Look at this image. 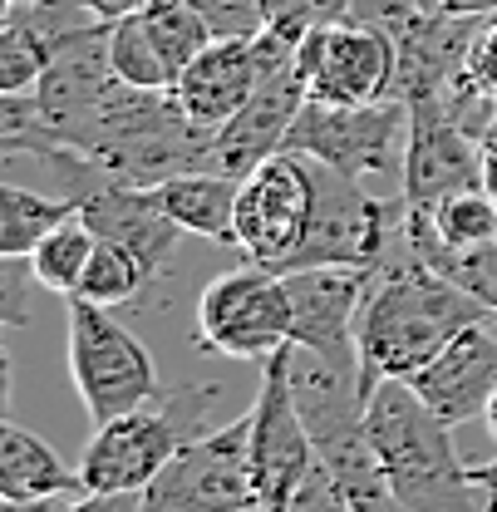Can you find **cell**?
Returning a JSON list of instances; mask_svg holds the SVG:
<instances>
[{
	"mask_svg": "<svg viewBox=\"0 0 497 512\" xmlns=\"http://www.w3.org/2000/svg\"><path fill=\"white\" fill-rule=\"evenodd\" d=\"M350 10H355V0H311L315 25H325V20H345Z\"/></svg>",
	"mask_w": 497,
	"mask_h": 512,
	"instance_id": "obj_37",
	"label": "cell"
},
{
	"mask_svg": "<svg viewBox=\"0 0 497 512\" xmlns=\"http://www.w3.org/2000/svg\"><path fill=\"white\" fill-rule=\"evenodd\" d=\"M409 148V104L379 99V104H320L306 99L296 124L286 133L281 153H301L350 178H394L404 173Z\"/></svg>",
	"mask_w": 497,
	"mask_h": 512,
	"instance_id": "obj_4",
	"label": "cell"
},
{
	"mask_svg": "<svg viewBox=\"0 0 497 512\" xmlns=\"http://www.w3.org/2000/svg\"><path fill=\"white\" fill-rule=\"evenodd\" d=\"M311 168H315L311 232H306L301 252L291 256L286 271H306V266H384L389 252L399 247V237H404V207L394 217V207L370 197L360 188V178L335 173L325 163H311Z\"/></svg>",
	"mask_w": 497,
	"mask_h": 512,
	"instance_id": "obj_6",
	"label": "cell"
},
{
	"mask_svg": "<svg viewBox=\"0 0 497 512\" xmlns=\"http://www.w3.org/2000/svg\"><path fill=\"white\" fill-rule=\"evenodd\" d=\"M419 212L429 217V227H434V237L443 247L468 252V247H488V242H497V202L488 188L448 192L443 202L419 207Z\"/></svg>",
	"mask_w": 497,
	"mask_h": 512,
	"instance_id": "obj_24",
	"label": "cell"
},
{
	"mask_svg": "<svg viewBox=\"0 0 497 512\" xmlns=\"http://www.w3.org/2000/svg\"><path fill=\"white\" fill-rule=\"evenodd\" d=\"M468 79L478 84V89H488L497 99V15L493 20H483V30H478V40H473V55H468Z\"/></svg>",
	"mask_w": 497,
	"mask_h": 512,
	"instance_id": "obj_31",
	"label": "cell"
},
{
	"mask_svg": "<svg viewBox=\"0 0 497 512\" xmlns=\"http://www.w3.org/2000/svg\"><path fill=\"white\" fill-rule=\"evenodd\" d=\"M296 64H301L306 94L320 104L399 99L394 94V45H389V35L355 20V15L311 25L301 50H296Z\"/></svg>",
	"mask_w": 497,
	"mask_h": 512,
	"instance_id": "obj_9",
	"label": "cell"
},
{
	"mask_svg": "<svg viewBox=\"0 0 497 512\" xmlns=\"http://www.w3.org/2000/svg\"><path fill=\"white\" fill-rule=\"evenodd\" d=\"M237 192L242 183L217 168H187L163 183H153L148 197L192 237H207L217 247H237Z\"/></svg>",
	"mask_w": 497,
	"mask_h": 512,
	"instance_id": "obj_19",
	"label": "cell"
},
{
	"mask_svg": "<svg viewBox=\"0 0 497 512\" xmlns=\"http://www.w3.org/2000/svg\"><path fill=\"white\" fill-rule=\"evenodd\" d=\"M271 50H276L271 30H261L256 40H212L178 74L173 99L183 104V114L197 128L217 133V128L232 124L247 109V99L256 94V84H261V74L271 64Z\"/></svg>",
	"mask_w": 497,
	"mask_h": 512,
	"instance_id": "obj_14",
	"label": "cell"
},
{
	"mask_svg": "<svg viewBox=\"0 0 497 512\" xmlns=\"http://www.w3.org/2000/svg\"><path fill=\"white\" fill-rule=\"evenodd\" d=\"M483 158H488V173H497V124L483 133Z\"/></svg>",
	"mask_w": 497,
	"mask_h": 512,
	"instance_id": "obj_39",
	"label": "cell"
},
{
	"mask_svg": "<svg viewBox=\"0 0 497 512\" xmlns=\"http://www.w3.org/2000/svg\"><path fill=\"white\" fill-rule=\"evenodd\" d=\"M286 384L291 399L306 419L315 453L345 434L365 429V409H370V375H365V355L355 350H315V345H286Z\"/></svg>",
	"mask_w": 497,
	"mask_h": 512,
	"instance_id": "obj_13",
	"label": "cell"
},
{
	"mask_svg": "<svg viewBox=\"0 0 497 512\" xmlns=\"http://www.w3.org/2000/svg\"><path fill=\"white\" fill-rule=\"evenodd\" d=\"M315 212V168L301 153H276L237 192V252L266 271H286L301 252Z\"/></svg>",
	"mask_w": 497,
	"mask_h": 512,
	"instance_id": "obj_7",
	"label": "cell"
},
{
	"mask_svg": "<svg viewBox=\"0 0 497 512\" xmlns=\"http://www.w3.org/2000/svg\"><path fill=\"white\" fill-rule=\"evenodd\" d=\"M183 444L187 434L178 429L163 399L133 414H119L109 424H94V439L79 458L84 493H148Z\"/></svg>",
	"mask_w": 497,
	"mask_h": 512,
	"instance_id": "obj_11",
	"label": "cell"
},
{
	"mask_svg": "<svg viewBox=\"0 0 497 512\" xmlns=\"http://www.w3.org/2000/svg\"><path fill=\"white\" fill-rule=\"evenodd\" d=\"M468 325H497V316L458 281L419 261L409 252V237H399L360 311V355L370 389L379 380H414Z\"/></svg>",
	"mask_w": 497,
	"mask_h": 512,
	"instance_id": "obj_1",
	"label": "cell"
},
{
	"mask_svg": "<svg viewBox=\"0 0 497 512\" xmlns=\"http://www.w3.org/2000/svg\"><path fill=\"white\" fill-rule=\"evenodd\" d=\"M488 512H497V503H493V498H488Z\"/></svg>",
	"mask_w": 497,
	"mask_h": 512,
	"instance_id": "obj_42",
	"label": "cell"
},
{
	"mask_svg": "<svg viewBox=\"0 0 497 512\" xmlns=\"http://www.w3.org/2000/svg\"><path fill=\"white\" fill-rule=\"evenodd\" d=\"M286 512H350V503L340 498V488L330 483V473L315 463L311 468V478L296 488V498L286 503Z\"/></svg>",
	"mask_w": 497,
	"mask_h": 512,
	"instance_id": "obj_30",
	"label": "cell"
},
{
	"mask_svg": "<svg viewBox=\"0 0 497 512\" xmlns=\"http://www.w3.org/2000/svg\"><path fill=\"white\" fill-rule=\"evenodd\" d=\"M251 414V488H256V508L261 512H286V503L296 498V488L311 478L315 444L306 434V419L291 399L286 384V360L271 355L261 365V384H256V404Z\"/></svg>",
	"mask_w": 497,
	"mask_h": 512,
	"instance_id": "obj_10",
	"label": "cell"
},
{
	"mask_svg": "<svg viewBox=\"0 0 497 512\" xmlns=\"http://www.w3.org/2000/svg\"><path fill=\"white\" fill-rule=\"evenodd\" d=\"M429 15H453V20H493L497 0H414Z\"/></svg>",
	"mask_w": 497,
	"mask_h": 512,
	"instance_id": "obj_33",
	"label": "cell"
},
{
	"mask_svg": "<svg viewBox=\"0 0 497 512\" xmlns=\"http://www.w3.org/2000/svg\"><path fill=\"white\" fill-rule=\"evenodd\" d=\"M488 192H493V202H497V173H488Z\"/></svg>",
	"mask_w": 497,
	"mask_h": 512,
	"instance_id": "obj_41",
	"label": "cell"
},
{
	"mask_svg": "<svg viewBox=\"0 0 497 512\" xmlns=\"http://www.w3.org/2000/svg\"><path fill=\"white\" fill-rule=\"evenodd\" d=\"M261 10H266V30H281L291 40H306V30L315 25L311 0H261Z\"/></svg>",
	"mask_w": 497,
	"mask_h": 512,
	"instance_id": "obj_32",
	"label": "cell"
},
{
	"mask_svg": "<svg viewBox=\"0 0 497 512\" xmlns=\"http://www.w3.org/2000/svg\"><path fill=\"white\" fill-rule=\"evenodd\" d=\"M365 434L404 512H488V493L473 483V463H463L453 448V424L438 419L409 380L374 384Z\"/></svg>",
	"mask_w": 497,
	"mask_h": 512,
	"instance_id": "obj_2",
	"label": "cell"
},
{
	"mask_svg": "<svg viewBox=\"0 0 497 512\" xmlns=\"http://www.w3.org/2000/svg\"><path fill=\"white\" fill-rule=\"evenodd\" d=\"M74 498H84V493H64V498H35V503H5L0 512H74Z\"/></svg>",
	"mask_w": 497,
	"mask_h": 512,
	"instance_id": "obj_36",
	"label": "cell"
},
{
	"mask_svg": "<svg viewBox=\"0 0 497 512\" xmlns=\"http://www.w3.org/2000/svg\"><path fill=\"white\" fill-rule=\"evenodd\" d=\"M271 35H276V50H271V64H266L256 94H251L247 109L232 124H222L212 133V148H207V168H217V173H227L237 183L286 148V133H291L296 114L311 99L306 79H301V64H296L301 40H291L281 30H271Z\"/></svg>",
	"mask_w": 497,
	"mask_h": 512,
	"instance_id": "obj_8",
	"label": "cell"
},
{
	"mask_svg": "<svg viewBox=\"0 0 497 512\" xmlns=\"http://www.w3.org/2000/svg\"><path fill=\"white\" fill-rule=\"evenodd\" d=\"M99 247V237H94V227L74 212L69 222H60L35 252H30V271H35V281L45 286V291H55V296H74L79 291V281H84V271H89V256Z\"/></svg>",
	"mask_w": 497,
	"mask_h": 512,
	"instance_id": "obj_22",
	"label": "cell"
},
{
	"mask_svg": "<svg viewBox=\"0 0 497 512\" xmlns=\"http://www.w3.org/2000/svg\"><path fill=\"white\" fill-rule=\"evenodd\" d=\"M409 384L453 429L468 424V419H483L488 399L497 394V325H468L434 365H424Z\"/></svg>",
	"mask_w": 497,
	"mask_h": 512,
	"instance_id": "obj_17",
	"label": "cell"
},
{
	"mask_svg": "<svg viewBox=\"0 0 497 512\" xmlns=\"http://www.w3.org/2000/svg\"><path fill=\"white\" fill-rule=\"evenodd\" d=\"M192 335H197V345L207 355L266 365L271 355H281L291 345V296H286V281L276 271L256 266V261L212 276L202 286V296H197Z\"/></svg>",
	"mask_w": 497,
	"mask_h": 512,
	"instance_id": "obj_5",
	"label": "cell"
},
{
	"mask_svg": "<svg viewBox=\"0 0 497 512\" xmlns=\"http://www.w3.org/2000/svg\"><path fill=\"white\" fill-rule=\"evenodd\" d=\"M138 20L148 25L153 45L163 50V60H168L173 74H183L187 64L212 45V30H207L197 0H148V5L138 10Z\"/></svg>",
	"mask_w": 497,
	"mask_h": 512,
	"instance_id": "obj_23",
	"label": "cell"
},
{
	"mask_svg": "<svg viewBox=\"0 0 497 512\" xmlns=\"http://www.w3.org/2000/svg\"><path fill=\"white\" fill-rule=\"evenodd\" d=\"M45 64H50V55L40 50V40L25 35L15 20H5V30H0V94L35 89L40 74H45Z\"/></svg>",
	"mask_w": 497,
	"mask_h": 512,
	"instance_id": "obj_27",
	"label": "cell"
},
{
	"mask_svg": "<svg viewBox=\"0 0 497 512\" xmlns=\"http://www.w3.org/2000/svg\"><path fill=\"white\" fill-rule=\"evenodd\" d=\"M109 64L133 89H173L178 84V74L168 69L163 50L153 45V35L138 20V10L124 15V20H109Z\"/></svg>",
	"mask_w": 497,
	"mask_h": 512,
	"instance_id": "obj_25",
	"label": "cell"
},
{
	"mask_svg": "<svg viewBox=\"0 0 497 512\" xmlns=\"http://www.w3.org/2000/svg\"><path fill=\"white\" fill-rule=\"evenodd\" d=\"M79 217L94 227L99 242H114V247H124V252L138 256V261L153 271V281L168 271V261L178 252V237H183V227L148 197V188L104 183V188H94L84 197Z\"/></svg>",
	"mask_w": 497,
	"mask_h": 512,
	"instance_id": "obj_18",
	"label": "cell"
},
{
	"mask_svg": "<svg viewBox=\"0 0 497 512\" xmlns=\"http://www.w3.org/2000/svg\"><path fill=\"white\" fill-rule=\"evenodd\" d=\"M143 493H84L74 498V512H138Z\"/></svg>",
	"mask_w": 497,
	"mask_h": 512,
	"instance_id": "obj_34",
	"label": "cell"
},
{
	"mask_svg": "<svg viewBox=\"0 0 497 512\" xmlns=\"http://www.w3.org/2000/svg\"><path fill=\"white\" fill-rule=\"evenodd\" d=\"M114 79L119 74L109 64V25H99L84 40L64 45L60 55L45 64L40 84H35V104H40L45 133L60 148H74L79 128L89 124V114L99 109V99L114 89Z\"/></svg>",
	"mask_w": 497,
	"mask_h": 512,
	"instance_id": "obj_16",
	"label": "cell"
},
{
	"mask_svg": "<svg viewBox=\"0 0 497 512\" xmlns=\"http://www.w3.org/2000/svg\"><path fill=\"white\" fill-rule=\"evenodd\" d=\"M483 419H488V429H493V439H497V394L488 399V414H483Z\"/></svg>",
	"mask_w": 497,
	"mask_h": 512,
	"instance_id": "obj_40",
	"label": "cell"
},
{
	"mask_svg": "<svg viewBox=\"0 0 497 512\" xmlns=\"http://www.w3.org/2000/svg\"><path fill=\"white\" fill-rule=\"evenodd\" d=\"M84 493L79 468H69L55 448L20 424H0V498L5 503H35V498H64Z\"/></svg>",
	"mask_w": 497,
	"mask_h": 512,
	"instance_id": "obj_20",
	"label": "cell"
},
{
	"mask_svg": "<svg viewBox=\"0 0 497 512\" xmlns=\"http://www.w3.org/2000/svg\"><path fill=\"white\" fill-rule=\"evenodd\" d=\"M79 207L84 197H50L20 183H0V256H30Z\"/></svg>",
	"mask_w": 497,
	"mask_h": 512,
	"instance_id": "obj_21",
	"label": "cell"
},
{
	"mask_svg": "<svg viewBox=\"0 0 497 512\" xmlns=\"http://www.w3.org/2000/svg\"><path fill=\"white\" fill-rule=\"evenodd\" d=\"M143 286H153V271L138 261L133 252L124 247H114V242H99L94 256H89V271H84V281H79V301H94V306H109V311H119L128 301H138V291ZM69 296V301H74Z\"/></svg>",
	"mask_w": 497,
	"mask_h": 512,
	"instance_id": "obj_26",
	"label": "cell"
},
{
	"mask_svg": "<svg viewBox=\"0 0 497 512\" xmlns=\"http://www.w3.org/2000/svg\"><path fill=\"white\" fill-rule=\"evenodd\" d=\"M45 291L30 271V256H0V316L10 325L30 320V296Z\"/></svg>",
	"mask_w": 497,
	"mask_h": 512,
	"instance_id": "obj_29",
	"label": "cell"
},
{
	"mask_svg": "<svg viewBox=\"0 0 497 512\" xmlns=\"http://www.w3.org/2000/svg\"><path fill=\"white\" fill-rule=\"evenodd\" d=\"M84 10H94L99 20H124V15H133V10H143L148 0H79Z\"/></svg>",
	"mask_w": 497,
	"mask_h": 512,
	"instance_id": "obj_35",
	"label": "cell"
},
{
	"mask_svg": "<svg viewBox=\"0 0 497 512\" xmlns=\"http://www.w3.org/2000/svg\"><path fill=\"white\" fill-rule=\"evenodd\" d=\"M64 330H69V380H74L79 404L94 424L133 414V409H143L163 394L153 355L109 306L74 296Z\"/></svg>",
	"mask_w": 497,
	"mask_h": 512,
	"instance_id": "obj_3",
	"label": "cell"
},
{
	"mask_svg": "<svg viewBox=\"0 0 497 512\" xmlns=\"http://www.w3.org/2000/svg\"><path fill=\"white\" fill-rule=\"evenodd\" d=\"M379 266H306L286 271L291 296V340L315 350H355L360 345V311L370 301Z\"/></svg>",
	"mask_w": 497,
	"mask_h": 512,
	"instance_id": "obj_15",
	"label": "cell"
},
{
	"mask_svg": "<svg viewBox=\"0 0 497 512\" xmlns=\"http://www.w3.org/2000/svg\"><path fill=\"white\" fill-rule=\"evenodd\" d=\"M463 188H488L483 143L448 114L443 94L414 99V104H409L404 173H399L404 207H434L448 192H463Z\"/></svg>",
	"mask_w": 497,
	"mask_h": 512,
	"instance_id": "obj_12",
	"label": "cell"
},
{
	"mask_svg": "<svg viewBox=\"0 0 497 512\" xmlns=\"http://www.w3.org/2000/svg\"><path fill=\"white\" fill-rule=\"evenodd\" d=\"M212 40H256L266 30L261 0H197Z\"/></svg>",
	"mask_w": 497,
	"mask_h": 512,
	"instance_id": "obj_28",
	"label": "cell"
},
{
	"mask_svg": "<svg viewBox=\"0 0 497 512\" xmlns=\"http://www.w3.org/2000/svg\"><path fill=\"white\" fill-rule=\"evenodd\" d=\"M473 483H478V488H483V493L497 503V458H488V463H473Z\"/></svg>",
	"mask_w": 497,
	"mask_h": 512,
	"instance_id": "obj_38",
	"label": "cell"
}]
</instances>
